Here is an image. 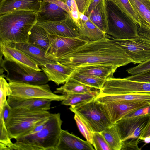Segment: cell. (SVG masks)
Masks as SVG:
<instances>
[{"label":"cell","mask_w":150,"mask_h":150,"mask_svg":"<svg viewBox=\"0 0 150 150\" xmlns=\"http://www.w3.org/2000/svg\"><path fill=\"white\" fill-rule=\"evenodd\" d=\"M138 33L139 36L150 40V26L141 24L138 26Z\"/></svg>","instance_id":"cell-42"},{"label":"cell","mask_w":150,"mask_h":150,"mask_svg":"<svg viewBox=\"0 0 150 150\" xmlns=\"http://www.w3.org/2000/svg\"><path fill=\"white\" fill-rule=\"evenodd\" d=\"M74 118L80 132L86 140L93 146V132L90 125L81 116L78 114H75Z\"/></svg>","instance_id":"cell-33"},{"label":"cell","mask_w":150,"mask_h":150,"mask_svg":"<svg viewBox=\"0 0 150 150\" xmlns=\"http://www.w3.org/2000/svg\"><path fill=\"white\" fill-rule=\"evenodd\" d=\"M7 100L12 108L36 111L49 110L52 101L42 99H20L10 96L7 97Z\"/></svg>","instance_id":"cell-21"},{"label":"cell","mask_w":150,"mask_h":150,"mask_svg":"<svg viewBox=\"0 0 150 150\" xmlns=\"http://www.w3.org/2000/svg\"><path fill=\"white\" fill-rule=\"evenodd\" d=\"M48 110H31L11 108L6 125L11 139L25 135L37 125L47 120Z\"/></svg>","instance_id":"cell-4"},{"label":"cell","mask_w":150,"mask_h":150,"mask_svg":"<svg viewBox=\"0 0 150 150\" xmlns=\"http://www.w3.org/2000/svg\"><path fill=\"white\" fill-rule=\"evenodd\" d=\"M36 24L44 28L50 35L69 38L81 37L77 25L70 15L63 20L54 22H37Z\"/></svg>","instance_id":"cell-15"},{"label":"cell","mask_w":150,"mask_h":150,"mask_svg":"<svg viewBox=\"0 0 150 150\" xmlns=\"http://www.w3.org/2000/svg\"><path fill=\"white\" fill-rule=\"evenodd\" d=\"M95 99L97 101L101 103L113 101L141 102L150 105V92L135 93L108 95H98Z\"/></svg>","instance_id":"cell-22"},{"label":"cell","mask_w":150,"mask_h":150,"mask_svg":"<svg viewBox=\"0 0 150 150\" xmlns=\"http://www.w3.org/2000/svg\"><path fill=\"white\" fill-rule=\"evenodd\" d=\"M134 21L138 26L140 24L139 18L129 0H110Z\"/></svg>","instance_id":"cell-34"},{"label":"cell","mask_w":150,"mask_h":150,"mask_svg":"<svg viewBox=\"0 0 150 150\" xmlns=\"http://www.w3.org/2000/svg\"><path fill=\"white\" fill-rule=\"evenodd\" d=\"M129 1L139 19L140 24L150 26V0Z\"/></svg>","instance_id":"cell-28"},{"label":"cell","mask_w":150,"mask_h":150,"mask_svg":"<svg viewBox=\"0 0 150 150\" xmlns=\"http://www.w3.org/2000/svg\"><path fill=\"white\" fill-rule=\"evenodd\" d=\"M60 63L76 68L93 65L113 66L118 68L133 63L125 50L105 36L94 41H89L77 49L58 58Z\"/></svg>","instance_id":"cell-1"},{"label":"cell","mask_w":150,"mask_h":150,"mask_svg":"<svg viewBox=\"0 0 150 150\" xmlns=\"http://www.w3.org/2000/svg\"><path fill=\"white\" fill-rule=\"evenodd\" d=\"M108 23L105 34L113 39H130L138 38V26L112 1L107 0Z\"/></svg>","instance_id":"cell-5"},{"label":"cell","mask_w":150,"mask_h":150,"mask_svg":"<svg viewBox=\"0 0 150 150\" xmlns=\"http://www.w3.org/2000/svg\"><path fill=\"white\" fill-rule=\"evenodd\" d=\"M130 140L122 141L121 150H140L138 144L140 141L139 139H130Z\"/></svg>","instance_id":"cell-38"},{"label":"cell","mask_w":150,"mask_h":150,"mask_svg":"<svg viewBox=\"0 0 150 150\" xmlns=\"http://www.w3.org/2000/svg\"><path fill=\"white\" fill-rule=\"evenodd\" d=\"M79 12L81 13L87 14L93 0H75Z\"/></svg>","instance_id":"cell-39"},{"label":"cell","mask_w":150,"mask_h":150,"mask_svg":"<svg viewBox=\"0 0 150 150\" xmlns=\"http://www.w3.org/2000/svg\"><path fill=\"white\" fill-rule=\"evenodd\" d=\"M69 79L99 90L102 88L105 81L98 77L78 73L75 71Z\"/></svg>","instance_id":"cell-30"},{"label":"cell","mask_w":150,"mask_h":150,"mask_svg":"<svg viewBox=\"0 0 150 150\" xmlns=\"http://www.w3.org/2000/svg\"><path fill=\"white\" fill-rule=\"evenodd\" d=\"M41 2V0H1L0 15L18 10L32 11L38 13Z\"/></svg>","instance_id":"cell-20"},{"label":"cell","mask_w":150,"mask_h":150,"mask_svg":"<svg viewBox=\"0 0 150 150\" xmlns=\"http://www.w3.org/2000/svg\"><path fill=\"white\" fill-rule=\"evenodd\" d=\"M93 146L88 141L62 129L57 150H94Z\"/></svg>","instance_id":"cell-19"},{"label":"cell","mask_w":150,"mask_h":150,"mask_svg":"<svg viewBox=\"0 0 150 150\" xmlns=\"http://www.w3.org/2000/svg\"><path fill=\"white\" fill-rule=\"evenodd\" d=\"M11 93L10 96L20 99L36 98L62 101L66 95H59L52 92L49 84L33 85L9 81Z\"/></svg>","instance_id":"cell-8"},{"label":"cell","mask_w":150,"mask_h":150,"mask_svg":"<svg viewBox=\"0 0 150 150\" xmlns=\"http://www.w3.org/2000/svg\"><path fill=\"white\" fill-rule=\"evenodd\" d=\"M23 52L35 61L39 66L48 63H57V59L47 54L45 50L28 42L7 44Z\"/></svg>","instance_id":"cell-16"},{"label":"cell","mask_w":150,"mask_h":150,"mask_svg":"<svg viewBox=\"0 0 150 150\" xmlns=\"http://www.w3.org/2000/svg\"><path fill=\"white\" fill-rule=\"evenodd\" d=\"M100 90H98L91 92L67 95L66 98L62 101L61 104L71 106L88 101L96 98Z\"/></svg>","instance_id":"cell-31"},{"label":"cell","mask_w":150,"mask_h":150,"mask_svg":"<svg viewBox=\"0 0 150 150\" xmlns=\"http://www.w3.org/2000/svg\"><path fill=\"white\" fill-rule=\"evenodd\" d=\"M40 9L37 13L38 22L58 21L70 15L69 10L61 0H41Z\"/></svg>","instance_id":"cell-12"},{"label":"cell","mask_w":150,"mask_h":150,"mask_svg":"<svg viewBox=\"0 0 150 150\" xmlns=\"http://www.w3.org/2000/svg\"><path fill=\"white\" fill-rule=\"evenodd\" d=\"M149 114H150V105L139 109L127 115L124 117H131L142 116Z\"/></svg>","instance_id":"cell-41"},{"label":"cell","mask_w":150,"mask_h":150,"mask_svg":"<svg viewBox=\"0 0 150 150\" xmlns=\"http://www.w3.org/2000/svg\"><path fill=\"white\" fill-rule=\"evenodd\" d=\"M98 102L107 117L113 124L131 112L139 109L150 105L146 103L141 102Z\"/></svg>","instance_id":"cell-13"},{"label":"cell","mask_w":150,"mask_h":150,"mask_svg":"<svg viewBox=\"0 0 150 150\" xmlns=\"http://www.w3.org/2000/svg\"><path fill=\"white\" fill-rule=\"evenodd\" d=\"M0 72H6L1 76L8 82L11 81L33 85L47 83L49 81L45 73L23 66L13 61L3 59L1 57Z\"/></svg>","instance_id":"cell-6"},{"label":"cell","mask_w":150,"mask_h":150,"mask_svg":"<svg viewBox=\"0 0 150 150\" xmlns=\"http://www.w3.org/2000/svg\"><path fill=\"white\" fill-rule=\"evenodd\" d=\"M150 136V122L148 126L139 138V139Z\"/></svg>","instance_id":"cell-46"},{"label":"cell","mask_w":150,"mask_h":150,"mask_svg":"<svg viewBox=\"0 0 150 150\" xmlns=\"http://www.w3.org/2000/svg\"><path fill=\"white\" fill-rule=\"evenodd\" d=\"M49 81L57 85L64 84L70 78L75 69L58 62L57 63H48L41 67Z\"/></svg>","instance_id":"cell-17"},{"label":"cell","mask_w":150,"mask_h":150,"mask_svg":"<svg viewBox=\"0 0 150 150\" xmlns=\"http://www.w3.org/2000/svg\"><path fill=\"white\" fill-rule=\"evenodd\" d=\"M80 36L90 41L99 40L106 35L89 19L87 21L79 19L76 24Z\"/></svg>","instance_id":"cell-25"},{"label":"cell","mask_w":150,"mask_h":150,"mask_svg":"<svg viewBox=\"0 0 150 150\" xmlns=\"http://www.w3.org/2000/svg\"><path fill=\"white\" fill-rule=\"evenodd\" d=\"M126 78L132 81L150 82V71L139 74L131 75Z\"/></svg>","instance_id":"cell-40"},{"label":"cell","mask_w":150,"mask_h":150,"mask_svg":"<svg viewBox=\"0 0 150 150\" xmlns=\"http://www.w3.org/2000/svg\"><path fill=\"white\" fill-rule=\"evenodd\" d=\"M70 16L76 24L80 19V12L79 11L75 1L70 10Z\"/></svg>","instance_id":"cell-44"},{"label":"cell","mask_w":150,"mask_h":150,"mask_svg":"<svg viewBox=\"0 0 150 150\" xmlns=\"http://www.w3.org/2000/svg\"><path fill=\"white\" fill-rule=\"evenodd\" d=\"M12 108L9 105L7 100L5 102L2 110L0 111V116H2L5 123L8 118Z\"/></svg>","instance_id":"cell-43"},{"label":"cell","mask_w":150,"mask_h":150,"mask_svg":"<svg viewBox=\"0 0 150 150\" xmlns=\"http://www.w3.org/2000/svg\"><path fill=\"white\" fill-rule=\"evenodd\" d=\"M2 117H0V150H13V143Z\"/></svg>","instance_id":"cell-32"},{"label":"cell","mask_w":150,"mask_h":150,"mask_svg":"<svg viewBox=\"0 0 150 150\" xmlns=\"http://www.w3.org/2000/svg\"><path fill=\"white\" fill-rule=\"evenodd\" d=\"M1 0H0V1H1Z\"/></svg>","instance_id":"cell-48"},{"label":"cell","mask_w":150,"mask_h":150,"mask_svg":"<svg viewBox=\"0 0 150 150\" xmlns=\"http://www.w3.org/2000/svg\"><path fill=\"white\" fill-rule=\"evenodd\" d=\"M103 0H93L86 15L88 17L91 12L95 7ZM110 1V0H106Z\"/></svg>","instance_id":"cell-45"},{"label":"cell","mask_w":150,"mask_h":150,"mask_svg":"<svg viewBox=\"0 0 150 150\" xmlns=\"http://www.w3.org/2000/svg\"><path fill=\"white\" fill-rule=\"evenodd\" d=\"M62 122L59 113H51L42 130L16 139L13 150H57Z\"/></svg>","instance_id":"cell-3"},{"label":"cell","mask_w":150,"mask_h":150,"mask_svg":"<svg viewBox=\"0 0 150 150\" xmlns=\"http://www.w3.org/2000/svg\"><path fill=\"white\" fill-rule=\"evenodd\" d=\"M0 111L3 109L5 102L7 100V97L10 96L11 90L6 79L0 76Z\"/></svg>","instance_id":"cell-35"},{"label":"cell","mask_w":150,"mask_h":150,"mask_svg":"<svg viewBox=\"0 0 150 150\" xmlns=\"http://www.w3.org/2000/svg\"><path fill=\"white\" fill-rule=\"evenodd\" d=\"M140 140L143 141L146 144L149 143H150V136L142 138Z\"/></svg>","instance_id":"cell-47"},{"label":"cell","mask_w":150,"mask_h":150,"mask_svg":"<svg viewBox=\"0 0 150 150\" xmlns=\"http://www.w3.org/2000/svg\"><path fill=\"white\" fill-rule=\"evenodd\" d=\"M118 68L108 65H93L80 67L75 69L78 73L93 76L105 80L114 77L113 75Z\"/></svg>","instance_id":"cell-23"},{"label":"cell","mask_w":150,"mask_h":150,"mask_svg":"<svg viewBox=\"0 0 150 150\" xmlns=\"http://www.w3.org/2000/svg\"><path fill=\"white\" fill-rule=\"evenodd\" d=\"M93 146L96 150H111L106 140L99 132H93Z\"/></svg>","instance_id":"cell-36"},{"label":"cell","mask_w":150,"mask_h":150,"mask_svg":"<svg viewBox=\"0 0 150 150\" xmlns=\"http://www.w3.org/2000/svg\"><path fill=\"white\" fill-rule=\"evenodd\" d=\"M49 44L47 52L57 59L74 50L89 41L81 36L69 38L48 34Z\"/></svg>","instance_id":"cell-14"},{"label":"cell","mask_w":150,"mask_h":150,"mask_svg":"<svg viewBox=\"0 0 150 150\" xmlns=\"http://www.w3.org/2000/svg\"><path fill=\"white\" fill-rule=\"evenodd\" d=\"M27 42L47 52L49 44L48 34L44 28L36 24L30 30Z\"/></svg>","instance_id":"cell-26"},{"label":"cell","mask_w":150,"mask_h":150,"mask_svg":"<svg viewBox=\"0 0 150 150\" xmlns=\"http://www.w3.org/2000/svg\"><path fill=\"white\" fill-rule=\"evenodd\" d=\"M1 56L4 59L13 61L38 71L42 70L38 64L23 52L7 44H0Z\"/></svg>","instance_id":"cell-18"},{"label":"cell","mask_w":150,"mask_h":150,"mask_svg":"<svg viewBox=\"0 0 150 150\" xmlns=\"http://www.w3.org/2000/svg\"><path fill=\"white\" fill-rule=\"evenodd\" d=\"M100 133L106 140L111 150H121L122 141L114 124Z\"/></svg>","instance_id":"cell-29"},{"label":"cell","mask_w":150,"mask_h":150,"mask_svg":"<svg viewBox=\"0 0 150 150\" xmlns=\"http://www.w3.org/2000/svg\"><path fill=\"white\" fill-rule=\"evenodd\" d=\"M150 122V114L124 117L114 123L122 141L139 139Z\"/></svg>","instance_id":"cell-10"},{"label":"cell","mask_w":150,"mask_h":150,"mask_svg":"<svg viewBox=\"0 0 150 150\" xmlns=\"http://www.w3.org/2000/svg\"><path fill=\"white\" fill-rule=\"evenodd\" d=\"M150 92V82L132 81L126 78L105 80L99 95H108L135 93Z\"/></svg>","instance_id":"cell-9"},{"label":"cell","mask_w":150,"mask_h":150,"mask_svg":"<svg viewBox=\"0 0 150 150\" xmlns=\"http://www.w3.org/2000/svg\"><path fill=\"white\" fill-rule=\"evenodd\" d=\"M95 98L70 106L69 109L74 114L81 116L93 132L100 133L113 124L107 117Z\"/></svg>","instance_id":"cell-7"},{"label":"cell","mask_w":150,"mask_h":150,"mask_svg":"<svg viewBox=\"0 0 150 150\" xmlns=\"http://www.w3.org/2000/svg\"><path fill=\"white\" fill-rule=\"evenodd\" d=\"M88 17L98 28L105 33L108 23L107 0H103L98 4L91 11Z\"/></svg>","instance_id":"cell-24"},{"label":"cell","mask_w":150,"mask_h":150,"mask_svg":"<svg viewBox=\"0 0 150 150\" xmlns=\"http://www.w3.org/2000/svg\"><path fill=\"white\" fill-rule=\"evenodd\" d=\"M150 71V58L136 66L129 68L126 71L131 75L145 73Z\"/></svg>","instance_id":"cell-37"},{"label":"cell","mask_w":150,"mask_h":150,"mask_svg":"<svg viewBox=\"0 0 150 150\" xmlns=\"http://www.w3.org/2000/svg\"><path fill=\"white\" fill-rule=\"evenodd\" d=\"M113 39L125 50L134 64H140L150 58V40L139 36L130 39Z\"/></svg>","instance_id":"cell-11"},{"label":"cell","mask_w":150,"mask_h":150,"mask_svg":"<svg viewBox=\"0 0 150 150\" xmlns=\"http://www.w3.org/2000/svg\"><path fill=\"white\" fill-rule=\"evenodd\" d=\"M97 90L98 89L88 86L73 79H69L63 85L57 88L54 92L56 94L60 93L62 95H67L91 92Z\"/></svg>","instance_id":"cell-27"},{"label":"cell","mask_w":150,"mask_h":150,"mask_svg":"<svg viewBox=\"0 0 150 150\" xmlns=\"http://www.w3.org/2000/svg\"><path fill=\"white\" fill-rule=\"evenodd\" d=\"M37 13L18 10L0 16V44L27 42L31 29L37 22Z\"/></svg>","instance_id":"cell-2"}]
</instances>
